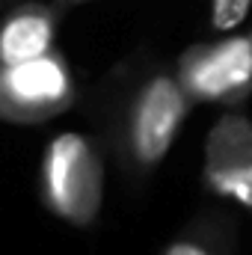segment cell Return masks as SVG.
Instances as JSON below:
<instances>
[{
    "instance_id": "52a82bcc",
    "label": "cell",
    "mask_w": 252,
    "mask_h": 255,
    "mask_svg": "<svg viewBox=\"0 0 252 255\" xmlns=\"http://www.w3.org/2000/svg\"><path fill=\"white\" fill-rule=\"evenodd\" d=\"M160 255H235V229L223 214H199L178 229Z\"/></svg>"
},
{
    "instance_id": "ba28073f",
    "label": "cell",
    "mask_w": 252,
    "mask_h": 255,
    "mask_svg": "<svg viewBox=\"0 0 252 255\" xmlns=\"http://www.w3.org/2000/svg\"><path fill=\"white\" fill-rule=\"evenodd\" d=\"M211 3V27L217 33H232L250 15L252 0H208Z\"/></svg>"
},
{
    "instance_id": "3957f363",
    "label": "cell",
    "mask_w": 252,
    "mask_h": 255,
    "mask_svg": "<svg viewBox=\"0 0 252 255\" xmlns=\"http://www.w3.org/2000/svg\"><path fill=\"white\" fill-rule=\"evenodd\" d=\"M175 74L193 104L244 107L252 95V33L190 45L175 63Z\"/></svg>"
},
{
    "instance_id": "7a4b0ae2",
    "label": "cell",
    "mask_w": 252,
    "mask_h": 255,
    "mask_svg": "<svg viewBox=\"0 0 252 255\" xmlns=\"http://www.w3.org/2000/svg\"><path fill=\"white\" fill-rule=\"evenodd\" d=\"M39 199L68 226L89 229L104 208V154L80 130L51 136L39 160Z\"/></svg>"
},
{
    "instance_id": "277c9868",
    "label": "cell",
    "mask_w": 252,
    "mask_h": 255,
    "mask_svg": "<svg viewBox=\"0 0 252 255\" xmlns=\"http://www.w3.org/2000/svg\"><path fill=\"white\" fill-rule=\"evenodd\" d=\"M77 101V83L54 48L45 57L18 65H0V122L39 125L63 116Z\"/></svg>"
},
{
    "instance_id": "8992f818",
    "label": "cell",
    "mask_w": 252,
    "mask_h": 255,
    "mask_svg": "<svg viewBox=\"0 0 252 255\" xmlns=\"http://www.w3.org/2000/svg\"><path fill=\"white\" fill-rule=\"evenodd\" d=\"M63 12L54 3L24 0L0 15V65H18L57 48Z\"/></svg>"
},
{
    "instance_id": "5b68a950",
    "label": "cell",
    "mask_w": 252,
    "mask_h": 255,
    "mask_svg": "<svg viewBox=\"0 0 252 255\" xmlns=\"http://www.w3.org/2000/svg\"><path fill=\"white\" fill-rule=\"evenodd\" d=\"M205 190L252 211V116L244 107L223 110L205 133Z\"/></svg>"
},
{
    "instance_id": "9c48e42d",
    "label": "cell",
    "mask_w": 252,
    "mask_h": 255,
    "mask_svg": "<svg viewBox=\"0 0 252 255\" xmlns=\"http://www.w3.org/2000/svg\"><path fill=\"white\" fill-rule=\"evenodd\" d=\"M60 12H68V9H74V6H83V3H92V0H51Z\"/></svg>"
},
{
    "instance_id": "30bf717a",
    "label": "cell",
    "mask_w": 252,
    "mask_h": 255,
    "mask_svg": "<svg viewBox=\"0 0 252 255\" xmlns=\"http://www.w3.org/2000/svg\"><path fill=\"white\" fill-rule=\"evenodd\" d=\"M6 3H9V0H0V9H3V6H6Z\"/></svg>"
},
{
    "instance_id": "6da1fadb",
    "label": "cell",
    "mask_w": 252,
    "mask_h": 255,
    "mask_svg": "<svg viewBox=\"0 0 252 255\" xmlns=\"http://www.w3.org/2000/svg\"><path fill=\"white\" fill-rule=\"evenodd\" d=\"M193 110L175 65H145L125 86L113 116V148L130 178H148L172 151Z\"/></svg>"
},
{
    "instance_id": "8fae6325",
    "label": "cell",
    "mask_w": 252,
    "mask_h": 255,
    "mask_svg": "<svg viewBox=\"0 0 252 255\" xmlns=\"http://www.w3.org/2000/svg\"><path fill=\"white\" fill-rule=\"evenodd\" d=\"M250 33H252V30H250Z\"/></svg>"
}]
</instances>
